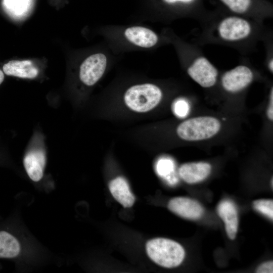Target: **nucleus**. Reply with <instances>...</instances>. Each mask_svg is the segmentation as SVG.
I'll return each instance as SVG.
<instances>
[{
	"label": "nucleus",
	"instance_id": "obj_11",
	"mask_svg": "<svg viewBox=\"0 0 273 273\" xmlns=\"http://www.w3.org/2000/svg\"><path fill=\"white\" fill-rule=\"evenodd\" d=\"M211 165L203 162L185 163L178 169L180 178L188 184H195L205 179L210 174Z\"/></svg>",
	"mask_w": 273,
	"mask_h": 273
},
{
	"label": "nucleus",
	"instance_id": "obj_2",
	"mask_svg": "<svg viewBox=\"0 0 273 273\" xmlns=\"http://www.w3.org/2000/svg\"><path fill=\"white\" fill-rule=\"evenodd\" d=\"M162 93L160 88L152 83L133 85L125 93L126 106L138 112H146L155 108L160 102Z\"/></svg>",
	"mask_w": 273,
	"mask_h": 273
},
{
	"label": "nucleus",
	"instance_id": "obj_25",
	"mask_svg": "<svg viewBox=\"0 0 273 273\" xmlns=\"http://www.w3.org/2000/svg\"><path fill=\"white\" fill-rule=\"evenodd\" d=\"M272 59L270 61V62H269V69L270 70V71H271V72H272V70H273V67H272V65H273V61H272Z\"/></svg>",
	"mask_w": 273,
	"mask_h": 273
},
{
	"label": "nucleus",
	"instance_id": "obj_21",
	"mask_svg": "<svg viewBox=\"0 0 273 273\" xmlns=\"http://www.w3.org/2000/svg\"><path fill=\"white\" fill-rule=\"evenodd\" d=\"M272 261H269L260 264L256 269V272L258 273H272L273 272Z\"/></svg>",
	"mask_w": 273,
	"mask_h": 273
},
{
	"label": "nucleus",
	"instance_id": "obj_24",
	"mask_svg": "<svg viewBox=\"0 0 273 273\" xmlns=\"http://www.w3.org/2000/svg\"><path fill=\"white\" fill-rule=\"evenodd\" d=\"M4 77L5 76H4V72L2 71L1 70H0V84H1L2 82H3L4 80Z\"/></svg>",
	"mask_w": 273,
	"mask_h": 273
},
{
	"label": "nucleus",
	"instance_id": "obj_3",
	"mask_svg": "<svg viewBox=\"0 0 273 273\" xmlns=\"http://www.w3.org/2000/svg\"><path fill=\"white\" fill-rule=\"evenodd\" d=\"M219 120L210 116H201L189 119L177 127V134L181 139L197 141L209 139L220 130Z\"/></svg>",
	"mask_w": 273,
	"mask_h": 273
},
{
	"label": "nucleus",
	"instance_id": "obj_8",
	"mask_svg": "<svg viewBox=\"0 0 273 273\" xmlns=\"http://www.w3.org/2000/svg\"><path fill=\"white\" fill-rule=\"evenodd\" d=\"M47 161L46 153L41 147L29 150L23 159V164L29 178L37 182L42 177Z\"/></svg>",
	"mask_w": 273,
	"mask_h": 273
},
{
	"label": "nucleus",
	"instance_id": "obj_18",
	"mask_svg": "<svg viewBox=\"0 0 273 273\" xmlns=\"http://www.w3.org/2000/svg\"><path fill=\"white\" fill-rule=\"evenodd\" d=\"M254 209L269 219H273V201L270 199H259L253 202Z\"/></svg>",
	"mask_w": 273,
	"mask_h": 273
},
{
	"label": "nucleus",
	"instance_id": "obj_27",
	"mask_svg": "<svg viewBox=\"0 0 273 273\" xmlns=\"http://www.w3.org/2000/svg\"><path fill=\"white\" fill-rule=\"evenodd\" d=\"M272 178H271V181H270V184H271V188H272Z\"/></svg>",
	"mask_w": 273,
	"mask_h": 273
},
{
	"label": "nucleus",
	"instance_id": "obj_7",
	"mask_svg": "<svg viewBox=\"0 0 273 273\" xmlns=\"http://www.w3.org/2000/svg\"><path fill=\"white\" fill-rule=\"evenodd\" d=\"M253 73L247 66H238L226 72L221 78L223 87L231 93L239 92L252 81Z\"/></svg>",
	"mask_w": 273,
	"mask_h": 273
},
{
	"label": "nucleus",
	"instance_id": "obj_6",
	"mask_svg": "<svg viewBox=\"0 0 273 273\" xmlns=\"http://www.w3.org/2000/svg\"><path fill=\"white\" fill-rule=\"evenodd\" d=\"M220 36L224 40H238L247 37L251 32V26L247 21L240 17L225 18L218 26Z\"/></svg>",
	"mask_w": 273,
	"mask_h": 273
},
{
	"label": "nucleus",
	"instance_id": "obj_23",
	"mask_svg": "<svg viewBox=\"0 0 273 273\" xmlns=\"http://www.w3.org/2000/svg\"><path fill=\"white\" fill-rule=\"evenodd\" d=\"M164 2L169 4H172L177 2H181L183 3H190L192 2L193 0H163Z\"/></svg>",
	"mask_w": 273,
	"mask_h": 273
},
{
	"label": "nucleus",
	"instance_id": "obj_14",
	"mask_svg": "<svg viewBox=\"0 0 273 273\" xmlns=\"http://www.w3.org/2000/svg\"><path fill=\"white\" fill-rule=\"evenodd\" d=\"M3 70L7 75L23 78H34L38 73L30 60L10 61L4 65Z\"/></svg>",
	"mask_w": 273,
	"mask_h": 273
},
{
	"label": "nucleus",
	"instance_id": "obj_26",
	"mask_svg": "<svg viewBox=\"0 0 273 273\" xmlns=\"http://www.w3.org/2000/svg\"><path fill=\"white\" fill-rule=\"evenodd\" d=\"M3 149L0 147V156L3 155Z\"/></svg>",
	"mask_w": 273,
	"mask_h": 273
},
{
	"label": "nucleus",
	"instance_id": "obj_17",
	"mask_svg": "<svg viewBox=\"0 0 273 273\" xmlns=\"http://www.w3.org/2000/svg\"><path fill=\"white\" fill-rule=\"evenodd\" d=\"M31 0H4L7 11L12 16L20 17L24 15L30 6Z\"/></svg>",
	"mask_w": 273,
	"mask_h": 273
},
{
	"label": "nucleus",
	"instance_id": "obj_16",
	"mask_svg": "<svg viewBox=\"0 0 273 273\" xmlns=\"http://www.w3.org/2000/svg\"><path fill=\"white\" fill-rule=\"evenodd\" d=\"M174 169V163L169 159L162 158L157 162L156 169L157 174L165 178L171 185H175L177 181L176 178L172 175Z\"/></svg>",
	"mask_w": 273,
	"mask_h": 273
},
{
	"label": "nucleus",
	"instance_id": "obj_20",
	"mask_svg": "<svg viewBox=\"0 0 273 273\" xmlns=\"http://www.w3.org/2000/svg\"><path fill=\"white\" fill-rule=\"evenodd\" d=\"M174 113L178 117H185L189 111V105L184 99L176 100L172 105Z\"/></svg>",
	"mask_w": 273,
	"mask_h": 273
},
{
	"label": "nucleus",
	"instance_id": "obj_19",
	"mask_svg": "<svg viewBox=\"0 0 273 273\" xmlns=\"http://www.w3.org/2000/svg\"><path fill=\"white\" fill-rule=\"evenodd\" d=\"M229 9L237 13L245 12L251 4V0H220Z\"/></svg>",
	"mask_w": 273,
	"mask_h": 273
},
{
	"label": "nucleus",
	"instance_id": "obj_22",
	"mask_svg": "<svg viewBox=\"0 0 273 273\" xmlns=\"http://www.w3.org/2000/svg\"><path fill=\"white\" fill-rule=\"evenodd\" d=\"M267 115L268 118L270 120H273V90L271 91L270 95L269 104L267 110Z\"/></svg>",
	"mask_w": 273,
	"mask_h": 273
},
{
	"label": "nucleus",
	"instance_id": "obj_12",
	"mask_svg": "<svg viewBox=\"0 0 273 273\" xmlns=\"http://www.w3.org/2000/svg\"><path fill=\"white\" fill-rule=\"evenodd\" d=\"M124 36L129 42L138 47L150 48L158 42L157 34L152 30L142 26H132L125 30Z\"/></svg>",
	"mask_w": 273,
	"mask_h": 273
},
{
	"label": "nucleus",
	"instance_id": "obj_9",
	"mask_svg": "<svg viewBox=\"0 0 273 273\" xmlns=\"http://www.w3.org/2000/svg\"><path fill=\"white\" fill-rule=\"evenodd\" d=\"M168 207L175 214L191 220L199 218L204 212L203 207L198 201L184 197L172 198L168 202Z\"/></svg>",
	"mask_w": 273,
	"mask_h": 273
},
{
	"label": "nucleus",
	"instance_id": "obj_4",
	"mask_svg": "<svg viewBox=\"0 0 273 273\" xmlns=\"http://www.w3.org/2000/svg\"><path fill=\"white\" fill-rule=\"evenodd\" d=\"M107 64V59L104 54L97 53L89 56L80 65V80L87 86L94 85L103 76Z\"/></svg>",
	"mask_w": 273,
	"mask_h": 273
},
{
	"label": "nucleus",
	"instance_id": "obj_13",
	"mask_svg": "<svg viewBox=\"0 0 273 273\" xmlns=\"http://www.w3.org/2000/svg\"><path fill=\"white\" fill-rule=\"evenodd\" d=\"M109 189L115 199L124 208L130 207L134 204L135 197L123 177L118 176L111 180L109 184Z\"/></svg>",
	"mask_w": 273,
	"mask_h": 273
},
{
	"label": "nucleus",
	"instance_id": "obj_10",
	"mask_svg": "<svg viewBox=\"0 0 273 273\" xmlns=\"http://www.w3.org/2000/svg\"><path fill=\"white\" fill-rule=\"evenodd\" d=\"M218 216L224 222L226 233L231 240H234L238 229V214L234 203L230 200L221 201L217 208Z\"/></svg>",
	"mask_w": 273,
	"mask_h": 273
},
{
	"label": "nucleus",
	"instance_id": "obj_5",
	"mask_svg": "<svg viewBox=\"0 0 273 273\" xmlns=\"http://www.w3.org/2000/svg\"><path fill=\"white\" fill-rule=\"evenodd\" d=\"M189 76L203 87L214 85L216 81L218 71L205 58L199 57L195 60L187 70Z\"/></svg>",
	"mask_w": 273,
	"mask_h": 273
},
{
	"label": "nucleus",
	"instance_id": "obj_1",
	"mask_svg": "<svg viewBox=\"0 0 273 273\" xmlns=\"http://www.w3.org/2000/svg\"><path fill=\"white\" fill-rule=\"evenodd\" d=\"M146 249L148 256L153 261L166 268L178 266L185 256L182 246L166 238H157L148 241L146 245Z\"/></svg>",
	"mask_w": 273,
	"mask_h": 273
},
{
	"label": "nucleus",
	"instance_id": "obj_15",
	"mask_svg": "<svg viewBox=\"0 0 273 273\" xmlns=\"http://www.w3.org/2000/svg\"><path fill=\"white\" fill-rule=\"evenodd\" d=\"M20 252V245L17 239L6 231H0V258H15Z\"/></svg>",
	"mask_w": 273,
	"mask_h": 273
}]
</instances>
